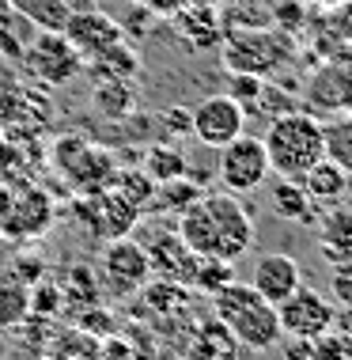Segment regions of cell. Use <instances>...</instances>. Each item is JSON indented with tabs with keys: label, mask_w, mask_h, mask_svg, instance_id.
Returning a JSON list of instances; mask_svg holds the SVG:
<instances>
[{
	"label": "cell",
	"mask_w": 352,
	"mask_h": 360,
	"mask_svg": "<svg viewBox=\"0 0 352 360\" xmlns=\"http://www.w3.org/2000/svg\"><path fill=\"white\" fill-rule=\"evenodd\" d=\"M136 217H141V209L122 190H106L91 205V231H99L106 239H122L129 236V228H136Z\"/></svg>",
	"instance_id": "9a60e30c"
},
{
	"label": "cell",
	"mask_w": 352,
	"mask_h": 360,
	"mask_svg": "<svg viewBox=\"0 0 352 360\" xmlns=\"http://www.w3.org/2000/svg\"><path fill=\"white\" fill-rule=\"evenodd\" d=\"M84 69L91 76H99V80H133L136 72H141V57L129 42H114L110 50H103L99 57H91V61H84Z\"/></svg>",
	"instance_id": "603a6c76"
},
{
	"label": "cell",
	"mask_w": 352,
	"mask_h": 360,
	"mask_svg": "<svg viewBox=\"0 0 352 360\" xmlns=\"http://www.w3.org/2000/svg\"><path fill=\"white\" fill-rule=\"evenodd\" d=\"M136 349L125 342L122 334H106L103 338V360H133Z\"/></svg>",
	"instance_id": "836d02e7"
},
{
	"label": "cell",
	"mask_w": 352,
	"mask_h": 360,
	"mask_svg": "<svg viewBox=\"0 0 352 360\" xmlns=\"http://www.w3.org/2000/svg\"><path fill=\"white\" fill-rule=\"evenodd\" d=\"M197 198H201V190H197V182H193L190 174H182V179H171V182H159V205L171 209V212L190 209Z\"/></svg>",
	"instance_id": "4316f807"
},
{
	"label": "cell",
	"mask_w": 352,
	"mask_h": 360,
	"mask_svg": "<svg viewBox=\"0 0 352 360\" xmlns=\"http://www.w3.org/2000/svg\"><path fill=\"white\" fill-rule=\"evenodd\" d=\"M269 205L288 224H315V201L303 193L299 179H280L277 174V186L269 190Z\"/></svg>",
	"instance_id": "44dd1931"
},
{
	"label": "cell",
	"mask_w": 352,
	"mask_h": 360,
	"mask_svg": "<svg viewBox=\"0 0 352 360\" xmlns=\"http://www.w3.org/2000/svg\"><path fill=\"white\" fill-rule=\"evenodd\" d=\"M334 304L326 296H318L315 288L299 285L288 300L277 304V319H280V334L285 338H311L315 342L318 334H326L334 326Z\"/></svg>",
	"instance_id": "ba28073f"
},
{
	"label": "cell",
	"mask_w": 352,
	"mask_h": 360,
	"mask_svg": "<svg viewBox=\"0 0 352 360\" xmlns=\"http://www.w3.org/2000/svg\"><path fill=\"white\" fill-rule=\"evenodd\" d=\"M322 141H326V160L352 174V114H334L322 122Z\"/></svg>",
	"instance_id": "d4e9b609"
},
{
	"label": "cell",
	"mask_w": 352,
	"mask_h": 360,
	"mask_svg": "<svg viewBox=\"0 0 352 360\" xmlns=\"http://www.w3.org/2000/svg\"><path fill=\"white\" fill-rule=\"evenodd\" d=\"M235 353H239V342L216 315L197 326L193 345H190V360H235Z\"/></svg>",
	"instance_id": "ffe728a7"
},
{
	"label": "cell",
	"mask_w": 352,
	"mask_h": 360,
	"mask_svg": "<svg viewBox=\"0 0 352 360\" xmlns=\"http://www.w3.org/2000/svg\"><path fill=\"white\" fill-rule=\"evenodd\" d=\"M299 186L311 201H315V209L318 205H337V198H345V190H348V171L322 155L315 167L299 179Z\"/></svg>",
	"instance_id": "e0dca14e"
},
{
	"label": "cell",
	"mask_w": 352,
	"mask_h": 360,
	"mask_svg": "<svg viewBox=\"0 0 352 360\" xmlns=\"http://www.w3.org/2000/svg\"><path fill=\"white\" fill-rule=\"evenodd\" d=\"M330 292H334V300L341 307H352V258L337 262V266L330 269Z\"/></svg>",
	"instance_id": "d6a6232c"
},
{
	"label": "cell",
	"mask_w": 352,
	"mask_h": 360,
	"mask_svg": "<svg viewBox=\"0 0 352 360\" xmlns=\"http://www.w3.org/2000/svg\"><path fill=\"white\" fill-rule=\"evenodd\" d=\"M223 65L228 72L247 76H277L296 57V38L280 27H231L223 31Z\"/></svg>",
	"instance_id": "3957f363"
},
{
	"label": "cell",
	"mask_w": 352,
	"mask_h": 360,
	"mask_svg": "<svg viewBox=\"0 0 352 360\" xmlns=\"http://www.w3.org/2000/svg\"><path fill=\"white\" fill-rule=\"evenodd\" d=\"M212 315L231 330L235 342L242 349H254V353H266L285 338L277 307L266 296H258L254 285H242V281H228L223 288L212 292Z\"/></svg>",
	"instance_id": "6da1fadb"
},
{
	"label": "cell",
	"mask_w": 352,
	"mask_h": 360,
	"mask_svg": "<svg viewBox=\"0 0 352 360\" xmlns=\"http://www.w3.org/2000/svg\"><path fill=\"white\" fill-rule=\"evenodd\" d=\"M129 4H141V8H148V12H152L155 19H171V15L182 8V4H190V0H129Z\"/></svg>",
	"instance_id": "d590c367"
},
{
	"label": "cell",
	"mask_w": 352,
	"mask_h": 360,
	"mask_svg": "<svg viewBox=\"0 0 352 360\" xmlns=\"http://www.w3.org/2000/svg\"><path fill=\"white\" fill-rule=\"evenodd\" d=\"M144 174H148L155 186H159V182H171V179L190 174V167H185V155L178 148L155 144V148H148V155H144Z\"/></svg>",
	"instance_id": "484cf974"
},
{
	"label": "cell",
	"mask_w": 352,
	"mask_h": 360,
	"mask_svg": "<svg viewBox=\"0 0 352 360\" xmlns=\"http://www.w3.org/2000/svg\"><path fill=\"white\" fill-rule=\"evenodd\" d=\"M307 4V0H303ZM299 0H280L277 8H273V23L280 27V31H288V34H296V31H303V23H307V8H303Z\"/></svg>",
	"instance_id": "1f68e13d"
},
{
	"label": "cell",
	"mask_w": 352,
	"mask_h": 360,
	"mask_svg": "<svg viewBox=\"0 0 352 360\" xmlns=\"http://www.w3.org/2000/svg\"><path fill=\"white\" fill-rule=\"evenodd\" d=\"M31 315V281L15 269H0V330H19Z\"/></svg>",
	"instance_id": "ac0fdd59"
},
{
	"label": "cell",
	"mask_w": 352,
	"mask_h": 360,
	"mask_svg": "<svg viewBox=\"0 0 352 360\" xmlns=\"http://www.w3.org/2000/svg\"><path fill=\"white\" fill-rule=\"evenodd\" d=\"M114 190H122L136 209H144V205L152 201V193H155V182H152L144 171H136V174L129 171V174H122V179H117V186H114Z\"/></svg>",
	"instance_id": "4dcf8cb0"
},
{
	"label": "cell",
	"mask_w": 352,
	"mask_h": 360,
	"mask_svg": "<svg viewBox=\"0 0 352 360\" xmlns=\"http://www.w3.org/2000/svg\"><path fill=\"white\" fill-rule=\"evenodd\" d=\"M163 122L190 137V110H185V106H167V110H163Z\"/></svg>",
	"instance_id": "8d00e7d4"
},
{
	"label": "cell",
	"mask_w": 352,
	"mask_h": 360,
	"mask_svg": "<svg viewBox=\"0 0 352 360\" xmlns=\"http://www.w3.org/2000/svg\"><path fill=\"white\" fill-rule=\"evenodd\" d=\"M65 38L76 46V53H80L84 61H91V57H99L103 50H110L114 42H122L125 31L114 15L99 12V8H72V15H68V23H65Z\"/></svg>",
	"instance_id": "30bf717a"
},
{
	"label": "cell",
	"mask_w": 352,
	"mask_h": 360,
	"mask_svg": "<svg viewBox=\"0 0 352 360\" xmlns=\"http://www.w3.org/2000/svg\"><path fill=\"white\" fill-rule=\"evenodd\" d=\"M42 349H46V356H50V360H103V338L87 334L84 326L57 330Z\"/></svg>",
	"instance_id": "d6986e66"
},
{
	"label": "cell",
	"mask_w": 352,
	"mask_h": 360,
	"mask_svg": "<svg viewBox=\"0 0 352 360\" xmlns=\"http://www.w3.org/2000/svg\"><path fill=\"white\" fill-rule=\"evenodd\" d=\"M239 133H247V110L228 91L204 95L197 106H190V137H197L204 148H223Z\"/></svg>",
	"instance_id": "52a82bcc"
},
{
	"label": "cell",
	"mask_w": 352,
	"mask_h": 360,
	"mask_svg": "<svg viewBox=\"0 0 352 360\" xmlns=\"http://www.w3.org/2000/svg\"><path fill=\"white\" fill-rule=\"evenodd\" d=\"M266 155L269 167L280 179H303L315 163L326 155V141H322V122L311 110H285L269 122L266 137Z\"/></svg>",
	"instance_id": "7a4b0ae2"
},
{
	"label": "cell",
	"mask_w": 352,
	"mask_h": 360,
	"mask_svg": "<svg viewBox=\"0 0 352 360\" xmlns=\"http://www.w3.org/2000/svg\"><path fill=\"white\" fill-rule=\"evenodd\" d=\"M307 103L315 106V110L341 114L345 106H352V80L341 76L330 61H322L307 80Z\"/></svg>",
	"instance_id": "2e32d148"
},
{
	"label": "cell",
	"mask_w": 352,
	"mask_h": 360,
	"mask_svg": "<svg viewBox=\"0 0 352 360\" xmlns=\"http://www.w3.org/2000/svg\"><path fill=\"white\" fill-rule=\"evenodd\" d=\"M46 228H50V198L42 193H23L8 201V209L0 212V231L8 239H34Z\"/></svg>",
	"instance_id": "4fadbf2b"
},
{
	"label": "cell",
	"mask_w": 352,
	"mask_h": 360,
	"mask_svg": "<svg viewBox=\"0 0 352 360\" xmlns=\"http://www.w3.org/2000/svg\"><path fill=\"white\" fill-rule=\"evenodd\" d=\"M8 8L34 31H65L72 15V0H8Z\"/></svg>",
	"instance_id": "7402d4cb"
},
{
	"label": "cell",
	"mask_w": 352,
	"mask_h": 360,
	"mask_svg": "<svg viewBox=\"0 0 352 360\" xmlns=\"http://www.w3.org/2000/svg\"><path fill=\"white\" fill-rule=\"evenodd\" d=\"M23 69L46 87H65L76 80V72L84 69V57L76 53V46L65 38V31H38L19 53Z\"/></svg>",
	"instance_id": "277c9868"
},
{
	"label": "cell",
	"mask_w": 352,
	"mask_h": 360,
	"mask_svg": "<svg viewBox=\"0 0 352 360\" xmlns=\"http://www.w3.org/2000/svg\"><path fill=\"white\" fill-rule=\"evenodd\" d=\"M91 106L110 122L129 118V110L136 106V87L133 80H99V87L91 91Z\"/></svg>",
	"instance_id": "cb8c5ba5"
},
{
	"label": "cell",
	"mask_w": 352,
	"mask_h": 360,
	"mask_svg": "<svg viewBox=\"0 0 352 360\" xmlns=\"http://www.w3.org/2000/svg\"><path fill=\"white\" fill-rule=\"evenodd\" d=\"M220 186L231 190V193H254L269 182V155H266V144L261 137H247L239 133L235 141H228L220 148Z\"/></svg>",
	"instance_id": "5b68a950"
},
{
	"label": "cell",
	"mask_w": 352,
	"mask_h": 360,
	"mask_svg": "<svg viewBox=\"0 0 352 360\" xmlns=\"http://www.w3.org/2000/svg\"><path fill=\"white\" fill-rule=\"evenodd\" d=\"M250 285L258 288V296H266L273 307L280 300H288L292 292L303 285V274H299V262L285 255V250H269V255H258L250 269Z\"/></svg>",
	"instance_id": "8fae6325"
},
{
	"label": "cell",
	"mask_w": 352,
	"mask_h": 360,
	"mask_svg": "<svg viewBox=\"0 0 352 360\" xmlns=\"http://www.w3.org/2000/svg\"><path fill=\"white\" fill-rule=\"evenodd\" d=\"M228 281H235L231 277V262H223V258H201L197 262V274H193V281H190V288H201V292H216V288H223Z\"/></svg>",
	"instance_id": "83f0119b"
},
{
	"label": "cell",
	"mask_w": 352,
	"mask_h": 360,
	"mask_svg": "<svg viewBox=\"0 0 352 360\" xmlns=\"http://www.w3.org/2000/svg\"><path fill=\"white\" fill-rule=\"evenodd\" d=\"M330 330H337V334H352V307H337L334 311V326Z\"/></svg>",
	"instance_id": "f35d334b"
},
{
	"label": "cell",
	"mask_w": 352,
	"mask_h": 360,
	"mask_svg": "<svg viewBox=\"0 0 352 360\" xmlns=\"http://www.w3.org/2000/svg\"><path fill=\"white\" fill-rule=\"evenodd\" d=\"M311 360H341V353H337V334H334V330H326V334L315 338V345H311Z\"/></svg>",
	"instance_id": "e575fe53"
},
{
	"label": "cell",
	"mask_w": 352,
	"mask_h": 360,
	"mask_svg": "<svg viewBox=\"0 0 352 360\" xmlns=\"http://www.w3.org/2000/svg\"><path fill=\"white\" fill-rule=\"evenodd\" d=\"M174 19V31H178L182 42H190L193 50H212V46L223 42V15L209 4H182Z\"/></svg>",
	"instance_id": "7c38bea8"
},
{
	"label": "cell",
	"mask_w": 352,
	"mask_h": 360,
	"mask_svg": "<svg viewBox=\"0 0 352 360\" xmlns=\"http://www.w3.org/2000/svg\"><path fill=\"white\" fill-rule=\"evenodd\" d=\"M307 4H311V8H334L337 0H307Z\"/></svg>",
	"instance_id": "60d3db41"
},
{
	"label": "cell",
	"mask_w": 352,
	"mask_h": 360,
	"mask_svg": "<svg viewBox=\"0 0 352 360\" xmlns=\"http://www.w3.org/2000/svg\"><path fill=\"white\" fill-rule=\"evenodd\" d=\"M326 19H322V27H326L330 42H352V0H337L334 8H326Z\"/></svg>",
	"instance_id": "f1b7e54d"
},
{
	"label": "cell",
	"mask_w": 352,
	"mask_h": 360,
	"mask_svg": "<svg viewBox=\"0 0 352 360\" xmlns=\"http://www.w3.org/2000/svg\"><path fill=\"white\" fill-rule=\"evenodd\" d=\"M201 201L212 217V228H216V258L223 262L242 258L254 247V217L239 201V193H231V190L201 193Z\"/></svg>",
	"instance_id": "8992f818"
},
{
	"label": "cell",
	"mask_w": 352,
	"mask_h": 360,
	"mask_svg": "<svg viewBox=\"0 0 352 360\" xmlns=\"http://www.w3.org/2000/svg\"><path fill=\"white\" fill-rule=\"evenodd\" d=\"M144 296H148V304L155 311H174V307H182L185 304V285H178V281H155V285H144Z\"/></svg>",
	"instance_id": "f546056e"
},
{
	"label": "cell",
	"mask_w": 352,
	"mask_h": 360,
	"mask_svg": "<svg viewBox=\"0 0 352 360\" xmlns=\"http://www.w3.org/2000/svg\"><path fill=\"white\" fill-rule=\"evenodd\" d=\"M315 239L330 266L348 262L352 258V205H330L315 220Z\"/></svg>",
	"instance_id": "5bb4252c"
},
{
	"label": "cell",
	"mask_w": 352,
	"mask_h": 360,
	"mask_svg": "<svg viewBox=\"0 0 352 360\" xmlns=\"http://www.w3.org/2000/svg\"><path fill=\"white\" fill-rule=\"evenodd\" d=\"M337 353H341V360H352V334H337Z\"/></svg>",
	"instance_id": "ab89813d"
},
{
	"label": "cell",
	"mask_w": 352,
	"mask_h": 360,
	"mask_svg": "<svg viewBox=\"0 0 352 360\" xmlns=\"http://www.w3.org/2000/svg\"><path fill=\"white\" fill-rule=\"evenodd\" d=\"M311 338H292V342L285 345V360H311Z\"/></svg>",
	"instance_id": "74e56055"
},
{
	"label": "cell",
	"mask_w": 352,
	"mask_h": 360,
	"mask_svg": "<svg viewBox=\"0 0 352 360\" xmlns=\"http://www.w3.org/2000/svg\"><path fill=\"white\" fill-rule=\"evenodd\" d=\"M148 277H152V258H148V250H144L136 239L122 236V239L106 243V250H103V281L114 292L144 288Z\"/></svg>",
	"instance_id": "9c48e42d"
}]
</instances>
